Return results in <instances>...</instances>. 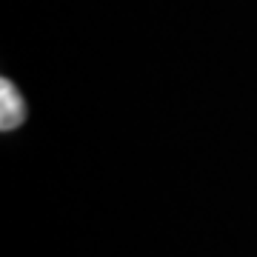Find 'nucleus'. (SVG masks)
Here are the masks:
<instances>
[{
	"label": "nucleus",
	"mask_w": 257,
	"mask_h": 257,
	"mask_svg": "<svg viewBox=\"0 0 257 257\" xmlns=\"http://www.w3.org/2000/svg\"><path fill=\"white\" fill-rule=\"evenodd\" d=\"M23 117H26V103L20 97L18 86L9 77H3L0 80V128L12 132L23 123Z\"/></svg>",
	"instance_id": "1"
}]
</instances>
